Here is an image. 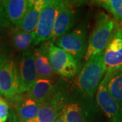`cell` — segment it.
Masks as SVG:
<instances>
[{
  "label": "cell",
  "mask_w": 122,
  "mask_h": 122,
  "mask_svg": "<svg viewBox=\"0 0 122 122\" xmlns=\"http://www.w3.org/2000/svg\"><path fill=\"white\" fill-rule=\"evenodd\" d=\"M117 26L116 22L108 14L100 12L97 15L95 25L88 40L86 61L105 51Z\"/></svg>",
  "instance_id": "7a4b0ae2"
},
{
  "label": "cell",
  "mask_w": 122,
  "mask_h": 122,
  "mask_svg": "<svg viewBox=\"0 0 122 122\" xmlns=\"http://www.w3.org/2000/svg\"><path fill=\"white\" fill-rule=\"evenodd\" d=\"M109 77L105 75L97 90L96 100L110 122H122V109L110 95L107 89Z\"/></svg>",
  "instance_id": "ba28073f"
},
{
  "label": "cell",
  "mask_w": 122,
  "mask_h": 122,
  "mask_svg": "<svg viewBox=\"0 0 122 122\" xmlns=\"http://www.w3.org/2000/svg\"><path fill=\"white\" fill-rule=\"evenodd\" d=\"M35 32L27 33L19 29H12L11 33V44L18 51L21 52L29 50L34 46Z\"/></svg>",
  "instance_id": "e0dca14e"
},
{
  "label": "cell",
  "mask_w": 122,
  "mask_h": 122,
  "mask_svg": "<svg viewBox=\"0 0 122 122\" xmlns=\"http://www.w3.org/2000/svg\"><path fill=\"white\" fill-rule=\"evenodd\" d=\"M103 52L92 56L86 62L75 83L77 90L86 98L94 96L106 73Z\"/></svg>",
  "instance_id": "6da1fadb"
},
{
  "label": "cell",
  "mask_w": 122,
  "mask_h": 122,
  "mask_svg": "<svg viewBox=\"0 0 122 122\" xmlns=\"http://www.w3.org/2000/svg\"><path fill=\"white\" fill-rule=\"evenodd\" d=\"M10 26H11V23L10 22L5 15L1 1H0V27L5 29V28H10Z\"/></svg>",
  "instance_id": "603a6c76"
},
{
  "label": "cell",
  "mask_w": 122,
  "mask_h": 122,
  "mask_svg": "<svg viewBox=\"0 0 122 122\" xmlns=\"http://www.w3.org/2000/svg\"><path fill=\"white\" fill-rule=\"evenodd\" d=\"M103 58L109 77L122 72V26H117L105 48Z\"/></svg>",
  "instance_id": "8992f818"
},
{
  "label": "cell",
  "mask_w": 122,
  "mask_h": 122,
  "mask_svg": "<svg viewBox=\"0 0 122 122\" xmlns=\"http://www.w3.org/2000/svg\"><path fill=\"white\" fill-rule=\"evenodd\" d=\"M97 3L111 14L115 21L122 25V0H102Z\"/></svg>",
  "instance_id": "ffe728a7"
},
{
  "label": "cell",
  "mask_w": 122,
  "mask_h": 122,
  "mask_svg": "<svg viewBox=\"0 0 122 122\" xmlns=\"http://www.w3.org/2000/svg\"><path fill=\"white\" fill-rule=\"evenodd\" d=\"M65 2L60 0L48 1L41 11L35 29L34 46L51 40L57 16Z\"/></svg>",
  "instance_id": "277c9868"
},
{
  "label": "cell",
  "mask_w": 122,
  "mask_h": 122,
  "mask_svg": "<svg viewBox=\"0 0 122 122\" xmlns=\"http://www.w3.org/2000/svg\"><path fill=\"white\" fill-rule=\"evenodd\" d=\"M9 104L0 96V122H6L9 117Z\"/></svg>",
  "instance_id": "7402d4cb"
},
{
  "label": "cell",
  "mask_w": 122,
  "mask_h": 122,
  "mask_svg": "<svg viewBox=\"0 0 122 122\" xmlns=\"http://www.w3.org/2000/svg\"><path fill=\"white\" fill-rule=\"evenodd\" d=\"M10 100L13 102L16 122H29L37 117L39 105L28 95L18 94Z\"/></svg>",
  "instance_id": "8fae6325"
},
{
  "label": "cell",
  "mask_w": 122,
  "mask_h": 122,
  "mask_svg": "<svg viewBox=\"0 0 122 122\" xmlns=\"http://www.w3.org/2000/svg\"><path fill=\"white\" fill-rule=\"evenodd\" d=\"M47 2L46 0H31L30 7L18 29L27 33H34L41 11Z\"/></svg>",
  "instance_id": "9a60e30c"
},
{
  "label": "cell",
  "mask_w": 122,
  "mask_h": 122,
  "mask_svg": "<svg viewBox=\"0 0 122 122\" xmlns=\"http://www.w3.org/2000/svg\"><path fill=\"white\" fill-rule=\"evenodd\" d=\"M107 76L109 77L107 82L108 91L122 109V72L113 75L111 77Z\"/></svg>",
  "instance_id": "d6986e66"
},
{
  "label": "cell",
  "mask_w": 122,
  "mask_h": 122,
  "mask_svg": "<svg viewBox=\"0 0 122 122\" xmlns=\"http://www.w3.org/2000/svg\"><path fill=\"white\" fill-rule=\"evenodd\" d=\"M53 43L79 61L85 57L87 50L86 32L82 28L78 27L57 39Z\"/></svg>",
  "instance_id": "52a82bcc"
},
{
  "label": "cell",
  "mask_w": 122,
  "mask_h": 122,
  "mask_svg": "<svg viewBox=\"0 0 122 122\" xmlns=\"http://www.w3.org/2000/svg\"><path fill=\"white\" fill-rule=\"evenodd\" d=\"M33 52L38 79H51L55 72L50 63L44 46L35 49Z\"/></svg>",
  "instance_id": "2e32d148"
},
{
  "label": "cell",
  "mask_w": 122,
  "mask_h": 122,
  "mask_svg": "<svg viewBox=\"0 0 122 122\" xmlns=\"http://www.w3.org/2000/svg\"><path fill=\"white\" fill-rule=\"evenodd\" d=\"M59 90L51 79H37L28 91L27 95L41 105L50 100Z\"/></svg>",
  "instance_id": "4fadbf2b"
},
{
  "label": "cell",
  "mask_w": 122,
  "mask_h": 122,
  "mask_svg": "<svg viewBox=\"0 0 122 122\" xmlns=\"http://www.w3.org/2000/svg\"><path fill=\"white\" fill-rule=\"evenodd\" d=\"M0 94L8 99L19 94L16 59L11 58L0 71Z\"/></svg>",
  "instance_id": "9c48e42d"
},
{
  "label": "cell",
  "mask_w": 122,
  "mask_h": 122,
  "mask_svg": "<svg viewBox=\"0 0 122 122\" xmlns=\"http://www.w3.org/2000/svg\"><path fill=\"white\" fill-rule=\"evenodd\" d=\"M30 2L31 0L1 1L5 15L12 25L19 27L30 7Z\"/></svg>",
  "instance_id": "5bb4252c"
},
{
  "label": "cell",
  "mask_w": 122,
  "mask_h": 122,
  "mask_svg": "<svg viewBox=\"0 0 122 122\" xmlns=\"http://www.w3.org/2000/svg\"><path fill=\"white\" fill-rule=\"evenodd\" d=\"M54 122H65L62 119V117H61V116H59V117H58V119H57Z\"/></svg>",
  "instance_id": "d4e9b609"
},
{
  "label": "cell",
  "mask_w": 122,
  "mask_h": 122,
  "mask_svg": "<svg viewBox=\"0 0 122 122\" xmlns=\"http://www.w3.org/2000/svg\"><path fill=\"white\" fill-rule=\"evenodd\" d=\"M66 104L65 95L59 90L48 102L39 105L37 117L29 122H54L61 115Z\"/></svg>",
  "instance_id": "30bf717a"
},
{
  "label": "cell",
  "mask_w": 122,
  "mask_h": 122,
  "mask_svg": "<svg viewBox=\"0 0 122 122\" xmlns=\"http://www.w3.org/2000/svg\"><path fill=\"white\" fill-rule=\"evenodd\" d=\"M6 36H7V32L5 29L0 27V39H5Z\"/></svg>",
  "instance_id": "cb8c5ba5"
},
{
  "label": "cell",
  "mask_w": 122,
  "mask_h": 122,
  "mask_svg": "<svg viewBox=\"0 0 122 122\" xmlns=\"http://www.w3.org/2000/svg\"><path fill=\"white\" fill-rule=\"evenodd\" d=\"M44 46L54 72L62 77L73 78L79 68L78 60L50 41Z\"/></svg>",
  "instance_id": "3957f363"
},
{
  "label": "cell",
  "mask_w": 122,
  "mask_h": 122,
  "mask_svg": "<svg viewBox=\"0 0 122 122\" xmlns=\"http://www.w3.org/2000/svg\"><path fill=\"white\" fill-rule=\"evenodd\" d=\"M19 94L29 90L38 79L33 50H29L20 54L16 59Z\"/></svg>",
  "instance_id": "5b68a950"
},
{
  "label": "cell",
  "mask_w": 122,
  "mask_h": 122,
  "mask_svg": "<svg viewBox=\"0 0 122 122\" xmlns=\"http://www.w3.org/2000/svg\"><path fill=\"white\" fill-rule=\"evenodd\" d=\"M11 42L8 39H0V71L12 56Z\"/></svg>",
  "instance_id": "44dd1931"
},
{
  "label": "cell",
  "mask_w": 122,
  "mask_h": 122,
  "mask_svg": "<svg viewBox=\"0 0 122 122\" xmlns=\"http://www.w3.org/2000/svg\"></svg>",
  "instance_id": "484cf974"
},
{
  "label": "cell",
  "mask_w": 122,
  "mask_h": 122,
  "mask_svg": "<svg viewBox=\"0 0 122 122\" xmlns=\"http://www.w3.org/2000/svg\"><path fill=\"white\" fill-rule=\"evenodd\" d=\"M75 21V10L73 5L66 1L57 16L51 41L66 35L74 25Z\"/></svg>",
  "instance_id": "7c38bea8"
},
{
  "label": "cell",
  "mask_w": 122,
  "mask_h": 122,
  "mask_svg": "<svg viewBox=\"0 0 122 122\" xmlns=\"http://www.w3.org/2000/svg\"><path fill=\"white\" fill-rule=\"evenodd\" d=\"M60 116L65 122H87L83 109L75 102L66 104Z\"/></svg>",
  "instance_id": "ac0fdd59"
}]
</instances>
